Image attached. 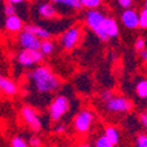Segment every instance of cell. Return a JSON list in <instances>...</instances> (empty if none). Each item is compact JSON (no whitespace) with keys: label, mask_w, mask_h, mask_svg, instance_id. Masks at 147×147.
Here are the masks:
<instances>
[{"label":"cell","mask_w":147,"mask_h":147,"mask_svg":"<svg viewBox=\"0 0 147 147\" xmlns=\"http://www.w3.org/2000/svg\"><path fill=\"white\" fill-rule=\"evenodd\" d=\"M28 80L36 92L42 95L51 94L61 86L60 78L47 65L35 67L28 74Z\"/></svg>","instance_id":"1"},{"label":"cell","mask_w":147,"mask_h":147,"mask_svg":"<svg viewBox=\"0 0 147 147\" xmlns=\"http://www.w3.org/2000/svg\"><path fill=\"white\" fill-rule=\"evenodd\" d=\"M70 107V100L67 96L60 95L55 97L48 107V113L51 121H59L68 111Z\"/></svg>","instance_id":"2"},{"label":"cell","mask_w":147,"mask_h":147,"mask_svg":"<svg viewBox=\"0 0 147 147\" xmlns=\"http://www.w3.org/2000/svg\"><path fill=\"white\" fill-rule=\"evenodd\" d=\"M82 38V29L78 25H75L70 28H68L60 38V46L64 50H72L75 48Z\"/></svg>","instance_id":"3"},{"label":"cell","mask_w":147,"mask_h":147,"mask_svg":"<svg viewBox=\"0 0 147 147\" xmlns=\"http://www.w3.org/2000/svg\"><path fill=\"white\" fill-rule=\"evenodd\" d=\"M104 107L111 113H127L133 109V103L123 96H113L110 100L105 102Z\"/></svg>","instance_id":"4"},{"label":"cell","mask_w":147,"mask_h":147,"mask_svg":"<svg viewBox=\"0 0 147 147\" xmlns=\"http://www.w3.org/2000/svg\"><path fill=\"white\" fill-rule=\"evenodd\" d=\"M45 56L40 50H25L22 49L16 56V61L19 65L24 68H30L39 64L43 61Z\"/></svg>","instance_id":"5"},{"label":"cell","mask_w":147,"mask_h":147,"mask_svg":"<svg viewBox=\"0 0 147 147\" xmlns=\"http://www.w3.org/2000/svg\"><path fill=\"white\" fill-rule=\"evenodd\" d=\"M20 113H21V118L24 119V121L28 125V127L33 132L41 131L42 123H41V119L34 107H32L29 105H24L20 110Z\"/></svg>","instance_id":"6"},{"label":"cell","mask_w":147,"mask_h":147,"mask_svg":"<svg viewBox=\"0 0 147 147\" xmlns=\"http://www.w3.org/2000/svg\"><path fill=\"white\" fill-rule=\"evenodd\" d=\"M95 120V115L90 110H82L74 119V128L78 133H85L90 130L91 125Z\"/></svg>","instance_id":"7"},{"label":"cell","mask_w":147,"mask_h":147,"mask_svg":"<svg viewBox=\"0 0 147 147\" xmlns=\"http://www.w3.org/2000/svg\"><path fill=\"white\" fill-rule=\"evenodd\" d=\"M18 43L25 50H39L41 40L38 36H35L33 33L26 29H22L18 34Z\"/></svg>","instance_id":"8"},{"label":"cell","mask_w":147,"mask_h":147,"mask_svg":"<svg viewBox=\"0 0 147 147\" xmlns=\"http://www.w3.org/2000/svg\"><path fill=\"white\" fill-rule=\"evenodd\" d=\"M105 19V15L98 11L97 8L96 9H89L85 14V22H86V26L92 29L94 32H96L97 29H99L103 25V21Z\"/></svg>","instance_id":"9"},{"label":"cell","mask_w":147,"mask_h":147,"mask_svg":"<svg viewBox=\"0 0 147 147\" xmlns=\"http://www.w3.org/2000/svg\"><path fill=\"white\" fill-rule=\"evenodd\" d=\"M120 19L123 25L128 29H137L139 27V14L136 9H124Z\"/></svg>","instance_id":"10"},{"label":"cell","mask_w":147,"mask_h":147,"mask_svg":"<svg viewBox=\"0 0 147 147\" xmlns=\"http://www.w3.org/2000/svg\"><path fill=\"white\" fill-rule=\"evenodd\" d=\"M24 22L21 20L20 16H18L16 14L6 16L5 19V28L7 32L12 34H19L24 29Z\"/></svg>","instance_id":"11"},{"label":"cell","mask_w":147,"mask_h":147,"mask_svg":"<svg viewBox=\"0 0 147 147\" xmlns=\"http://www.w3.org/2000/svg\"><path fill=\"white\" fill-rule=\"evenodd\" d=\"M0 92L6 95V96H15L19 92V86L18 84L8 78V77H1L0 78Z\"/></svg>","instance_id":"12"},{"label":"cell","mask_w":147,"mask_h":147,"mask_svg":"<svg viewBox=\"0 0 147 147\" xmlns=\"http://www.w3.org/2000/svg\"><path fill=\"white\" fill-rule=\"evenodd\" d=\"M102 28L105 32V34L107 35L109 39H116L119 35V27H118L117 21L113 19V18L105 16L103 25H102Z\"/></svg>","instance_id":"13"},{"label":"cell","mask_w":147,"mask_h":147,"mask_svg":"<svg viewBox=\"0 0 147 147\" xmlns=\"http://www.w3.org/2000/svg\"><path fill=\"white\" fill-rule=\"evenodd\" d=\"M38 13L43 19H55L57 15V8L51 3H42L38 6Z\"/></svg>","instance_id":"14"},{"label":"cell","mask_w":147,"mask_h":147,"mask_svg":"<svg viewBox=\"0 0 147 147\" xmlns=\"http://www.w3.org/2000/svg\"><path fill=\"white\" fill-rule=\"evenodd\" d=\"M24 29L33 33L35 36H38L41 41L42 40H48V39L51 38V33L48 29H46L41 26H38V25H26L24 27Z\"/></svg>","instance_id":"15"},{"label":"cell","mask_w":147,"mask_h":147,"mask_svg":"<svg viewBox=\"0 0 147 147\" xmlns=\"http://www.w3.org/2000/svg\"><path fill=\"white\" fill-rule=\"evenodd\" d=\"M50 3L54 4L55 6L64 7L71 11H78L83 7L80 0H50Z\"/></svg>","instance_id":"16"},{"label":"cell","mask_w":147,"mask_h":147,"mask_svg":"<svg viewBox=\"0 0 147 147\" xmlns=\"http://www.w3.org/2000/svg\"><path fill=\"white\" fill-rule=\"evenodd\" d=\"M104 136L107 138V140L111 142L112 145H117L120 140V132L118 131V128L115 126H106L105 131H104Z\"/></svg>","instance_id":"17"},{"label":"cell","mask_w":147,"mask_h":147,"mask_svg":"<svg viewBox=\"0 0 147 147\" xmlns=\"http://www.w3.org/2000/svg\"><path fill=\"white\" fill-rule=\"evenodd\" d=\"M56 48L55 46V42L51 40V39H48V40H42L41 41V45H40V51L43 54V56H49L51 55Z\"/></svg>","instance_id":"18"},{"label":"cell","mask_w":147,"mask_h":147,"mask_svg":"<svg viewBox=\"0 0 147 147\" xmlns=\"http://www.w3.org/2000/svg\"><path fill=\"white\" fill-rule=\"evenodd\" d=\"M136 92L138 97L145 99L147 98V80H140L136 85Z\"/></svg>","instance_id":"19"},{"label":"cell","mask_w":147,"mask_h":147,"mask_svg":"<svg viewBox=\"0 0 147 147\" xmlns=\"http://www.w3.org/2000/svg\"><path fill=\"white\" fill-rule=\"evenodd\" d=\"M11 147H29V145L21 136H14L11 140Z\"/></svg>","instance_id":"20"},{"label":"cell","mask_w":147,"mask_h":147,"mask_svg":"<svg viewBox=\"0 0 147 147\" xmlns=\"http://www.w3.org/2000/svg\"><path fill=\"white\" fill-rule=\"evenodd\" d=\"M83 7H86L89 9H96L102 5V0H80Z\"/></svg>","instance_id":"21"},{"label":"cell","mask_w":147,"mask_h":147,"mask_svg":"<svg viewBox=\"0 0 147 147\" xmlns=\"http://www.w3.org/2000/svg\"><path fill=\"white\" fill-rule=\"evenodd\" d=\"M95 147H115V145H112L107 140V138L103 134V136H99L96 141H95Z\"/></svg>","instance_id":"22"},{"label":"cell","mask_w":147,"mask_h":147,"mask_svg":"<svg viewBox=\"0 0 147 147\" xmlns=\"http://www.w3.org/2000/svg\"><path fill=\"white\" fill-rule=\"evenodd\" d=\"M139 27L142 29H147V9L144 8L139 13Z\"/></svg>","instance_id":"23"},{"label":"cell","mask_w":147,"mask_h":147,"mask_svg":"<svg viewBox=\"0 0 147 147\" xmlns=\"http://www.w3.org/2000/svg\"><path fill=\"white\" fill-rule=\"evenodd\" d=\"M136 147H147V134L140 133L136 138Z\"/></svg>","instance_id":"24"},{"label":"cell","mask_w":147,"mask_h":147,"mask_svg":"<svg viewBox=\"0 0 147 147\" xmlns=\"http://www.w3.org/2000/svg\"><path fill=\"white\" fill-rule=\"evenodd\" d=\"M145 48H146V40L142 36H139L134 41V49H136V51H141Z\"/></svg>","instance_id":"25"},{"label":"cell","mask_w":147,"mask_h":147,"mask_svg":"<svg viewBox=\"0 0 147 147\" xmlns=\"http://www.w3.org/2000/svg\"><path fill=\"white\" fill-rule=\"evenodd\" d=\"M28 145H29L30 147H41L42 141H41V139H40L38 136H33V137L29 138Z\"/></svg>","instance_id":"26"},{"label":"cell","mask_w":147,"mask_h":147,"mask_svg":"<svg viewBox=\"0 0 147 147\" xmlns=\"http://www.w3.org/2000/svg\"><path fill=\"white\" fill-rule=\"evenodd\" d=\"M4 12H5V15H6V16H9V15H14V14H16V13H15V5L9 4V3H6V4H5Z\"/></svg>","instance_id":"27"},{"label":"cell","mask_w":147,"mask_h":147,"mask_svg":"<svg viewBox=\"0 0 147 147\" xmlns=\"http://www.w3.org/2000/svg\"><path fill=\"white\" fill-rule=\"evenodd\" d=\"M117 1H118V5L120 7H123L124 9L131 8L133 5V0H117Z\"/></svg>","instance_id":"28"},{"label":"cell","mask_w":147,"mask_h":147,"mask_svg":"<svg viewBox=\"0 0 147 147\" xmlns=\"http://www.w3.org/2000/svg\"><path fill=\"white\" fill-rule=\"evenodd\" d=\"M113 97V92L111 90H104L103 92H102V95H100V98L104 100V102H107V100H110Z\"/></svg>","instance_id":"29"},{"label":"cell","mask_w":147,"mask_h":147,"mask_svg":"<svg viewBox=\"0 0 147 147\" xmlns=\"http://www.w3.org/2000/svg\"><path fill=\"white\" fill-rule=\"evenodd\" d=\"M65 128H67V126L64 124H59V125H56V127H55V132L59 133V134H62L65 132Z\"/></svg>","instance_id":"30"},{"label":"cell","mask_w":147,"mask_h":147,"mask_svg":"<svg viewBox=\"0 0 147 147\" xmlns=\"http://www.w3.org/2000/svg\"><path fill=\"white\" fill-rule=\"evenodd\" d=\"M139 120H140L141 125L145 128H147V117H146V113H140L139 115Z\"/></svg>","instance_id":"31"},{"label":"cell","mask_w":147,"mask_h":147,"mask_svg":"<svg viewBox=\"0 0 147 147\" xmlns=\"http://www.w3.org/2000/svg\"><path fill=\"white\" fill-rule=\"evenodd\" d=\"M139 56L144 62H147V48H145L141 51H139Z\"/></svg>","instance_id":"32"},{"label":"cell","mask_w":147,"mask_h":147,"mask_svg":"<svg viewBox=\"0 0 147 147\" xmlns=\"http://www.w3.org/2000/svg\"><path fill=\"white\" fill-rule=\"evenodd\" d=\"M25 0H7V3H9V4H13V5H19V4H21V3H24Z\"/></svg>","instance_id":"33"},{"label":"cell","mask_w":147,"mask_h":147,"mask_svg":"<svg viewBox=\"0 0 147 147\" xmlns=\"http://www.w3.org/2000/svg\"><path fill=\"white\" fill-rule=\"evenodd\" d=\"M78 147H91V145L88 144V142H83V144H81Z\"/></svg>","instance_id":"34"},{"label":"cell","mask_w":147,"mask_h":147,"mask_svg":"<svg viewBox=\"0 0 147 147\" xmlns=\"http://www.w3.org/2000/svg\"><path fill=\"white\" fill-rule=\"evenodd\" d=\"M145 8L147 9V0H146V3H145Z\"/></svg>","instance_id":"35"},{"label":"cell","mask_w":147,"mask_h":147,"mask_svg":"<svg viewBox=\"0 0 147 147\" xmlns=\"http://www.w3.org/2000/svg\"><path fill=\"white\" fill-rule=\"evenodd\" d=\"M1 77H3V76H1V72H0V78H1Z\"/></svg>","instance_id":"36"},{"label":"cell","mask_w":147,"mask_h":147,"mask_svg":"<svg viewBox=\"0 0 147 147\" xmlns=\"http://www.w3.org/2000/svg\"><path fill=\"white\" fill-rule=\"evenodd\" d=\"M145 113H146V117H147V111H146V112H145Z\"/></svg>","instance_id":"37"}]
</instances>
